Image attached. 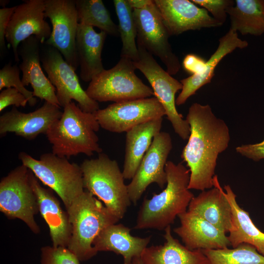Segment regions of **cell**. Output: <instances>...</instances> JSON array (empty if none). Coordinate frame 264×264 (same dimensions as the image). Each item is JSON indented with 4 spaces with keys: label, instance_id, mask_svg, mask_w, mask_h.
Instances as JSON below:
<instances>
[{
    "label": "cell",
    "instance_id": "obj_1",
    "mask_svg": "<svg viewBox=\"0 0 264 264\" xmlns=\"http://www.w3.org/2000/svg\"><path fill=\"white\" fill-rule=\"evenodd\" d=\"M186 120L190 135L181 157L190 171L189 190L201 191L214 187L213 177L219 155L229 145L228 127L213 112L209 105L193 103Z\"/></svg>",
    "mask_w": 264,
    "mask_h": 264
},
{
    "label": "cell",
    "instance_id": "obj_2",
    "mask_svg": "<svg viewBox=\"0 0 264 264\" xmlns=\"http://www.w3.org/2000/svg\"><path fill=\"white\" fill-rule=\"evenodd\" d=\"M165 188L151 198H144L139 210L136 229L164 230L174 223L176 218L187 211L194 197L188 189L190 171L182 163L168 161L165 168Z\"/></svg>",
    "mask_w": 264,
    "mask_h": 264
},
{
    "label": "cell",
    "instance_id": "obj_3",
    "mask_svg": "<svg viewBox=\"0 0 264 264\" xmlns=\"http://www.w3.org/2000/svg\"><path fill=\"white\" fill-rule=\"evenodd\" d=\"M100 127L93 113L83 111L71 102L64 107L61 117L45 135L55 155L67 159L79 154L90 156L102 151L96 134Z\"/></svg>",
    "mask_w": 264,
    "mask_h": 264
},
{
    "label": "cell",
    "instance_id": "obj_4",
    "mask_svg": "<svg viewBox=\"0 0 264 264\" xmlns=\"http://www.w3.org/2000/svg\"><path fill=\"white\" fill-rule=\"evenodd\" d=\"M66 211L72 227L67 248L80 261H87L97 254L93 245L96 238L105 228L120 220L87 191Z\"/></svg>",
    "mask_w": 264,
    "mask_h": 264
},
{
    "label": "cell",
    "instance_id": "obj_5",
    "mask_svg": "<svg viewBox=\"0 0 264 264\" xmlns=\"http://www.w3.org/2000/svg\"><path fill=\"white\" fill-rule=\"evenodd\" d=\"M80 167L84 189L122 219L132 202L117 162L100 153L97 158L84 160Z\"/></svg>",
    "mask_w": 264,
    "mask_h": 264
},
{
    "label": "cell",
    "instance_id": "obj_6",
    "mask_svg": "<svg viewBox=\"0 0 264 264\" xmlns=\"http://www.w3.org/2000/svg\"><path fill=\"white\" fill-rule=\"evenodd\" d=\"M18 157L39 180L56 192L66 210L84 192L80 166L70 162L66 157L48 153L36 159L24 152H21Z\"/></svg>",
    "mask_w": 264,
    "mask_h": 264
},
{
    "label": "cell",
    "instance_id": "obj_7",
    "mask_svg": "<svg viewBox=\"0 0 264 264\" xmlns=\"http://www.w3.org/2000/svg\"><path fill=\"white\" fill-rule=\"evenodd\" d=\"M134 62L121 56L109 69H104L89 82L86 90L88 96L97 102L115 103L149 98L154 95L151 88L135 73Z\"/></svg>",
    "mask_w": 264,
    "mask_h": 264
},
{
    "label": "cell",
    "instance_id": "obj_8",
    "mask_svg": "<svg viewBox=\"0 0 264 264\" xmlns=\"http://www.w3.org/2000/svg\"><path fill=\"white\" fill-rule=\"evenodd\" d=\"M137 45L138 57L134 62L136 69L144 75L150 84L154 97L163 107L175 132L182 140L188 139L190 133L189 125L176 107V94L182 89V84L163 69L153 55L143 46L138 44Z\"/></svg>",
    "mask_w": 264,
    "mask_h": 264
},
{
    "label": "cell",
    "instance_id": "obj_9",
    "mask_svg": "<svg viewBox=\"0 0 264 264\" xmlns=\"http://www.w3.org/2000/svg\"><path fill=\"white\" fill-rule=\"evenodd\" d=\"M30 170L22 164L0 182V210L10 219L22 220L35 234L40 228L35 220L37 199L30 183Z\"/></svg>",
    "mask_w": 264,
    "mask_h": 264
},
{
    "label": "cell",
    "instance_id": "obj_10",
    "mask_svg": "<svg viewBox=\"0 0 264 264\" xmlns=\"http://www.w3.org/2000/svg\"><path fill=\"white\" fill-rule=\"evenodd\" d=\"M46 45L41 53L42 66L56 89L60 106L64 108L74 100L83 111L93 113L100 109L98 102L90 98L82 88L74 68L58 50Z\"/></svg>",
    "mask_w": 264,
    "mask_h": 264
},
{
    "label": "cell",
    "instance_id": "obj_11",
    "mask_svg": "<svg viewBox=\"0 0 264 264\" xmlns=\"http://www.w3.org/2000/svg\"><path fill=\"white\" fill-rule=\"evenodd\" d=\"M137 44L158 57L171 75L178 72L180 65L169 42L170 36L154 0L142 9H133Z\"/></svg>",
    "mask_w": 264,
    "mask_h": 264
},
{
    "label": "cell",
    "instance_id": "obj_12",
    "mask_svg": "<svg viewBox=\"0 0 264 264\" xmlns=\"http://www.w3.org/2000/svg\"><path fill=\"white\" fill-rule=\"evenodd\" d=\"M93 113L101 128L115 133L126 132L136 126L166 115L155 97L114 103Z\"/></svg>",
    "mask_w": 264,
    "mask_h": 264
},
{
    "label": "cell",
    "instance_id": "obj_13",
    "mask_svg": "<svg viewBox=\"0 0 264 264\" xmlns=\"http://www.w3.org/2000/svg\"><path fill=\"white\" fill-rule=\"evenodd\" d=\"M45 18L52 24L51 33L44 44L62 54L75 70L79 66L75 42L79 22L74 0H44Z\"/></svg>",
    "mask_w": 264,
    "mask_h": 264
},
{
    "label": "cell",
    "instance_id": "obj_14",
    "mask_svg": "<svg viewBox=\"0 0 264 264\" xmlns=\"http://www.w3.org/2000/svg\"><path fill=\"white\" fill-rule=\"evenodd\" d=\"M173 147L170 134L160 132L154 138L130 183L127 185L130 200L134 205L153 183L163 188L167 183L165 168Z\"/></svg>",
    "mask_w": 264,
    "mask_h": 264
},
{
    "label": "cell",
    "instance_id": "obj_15",
    "mask_svg": "<svg viewBox=\"0 0 264 264\" xmlns=\"http://www.w3.org/2000/svg\"><path fill=\"white\" fill-rule=\"evenodd\" d=\"M16 5L5 34L8 47L12 48L14 59L19 62L18 47L31 36L36 37L44 44L49 38L51 28L45 19L44 0H26Z\"/></svg>",
    "mask_w": 264,
    "mask_h": 264
},
{
    "label": "cell",
    "instance_id": "obj_16",
    "mask_svg": "<svg viewBox=\"0 0 264 264\" xmlns=\"http://www.w3.org/2000/svg\"><path fill=\"white\" fill-rule=\"evenodd\" d=\"M60 107L47 101L36 110L24 113L13 106L0 116V135L8 132L32 140L39 134H46L51 126L62 116Z\"/></svg>",
    "mask_w": 264,
    "mask_h": 264
},
{
    "label": "cell",
    "instance_id": "obj_17",
    "mask_svg": "<svg viewBox=\"0 0 264 264\" xmlns=\"http://www.w3.org/2000/svg\"><path fill=\"white\" fill-rule=\"evenodd\" d=\"M170 36L222 25L191 0H154Z\"/></svg>",
    "mask_w": 264,
    "mask_h": 264
},
{
    "label": "cell",
    "instance_id": "obj_18",
    "mask_svg": "<svg viewBox=\"0 0 264 264\" xmlns=\"http://www.w3.org/2000/svg\"><path fill=\"white\" fill-rule=\"evenodd\" d=\"M41 44L39 40L33 36L19 45L18 53L22 62L19 66L22 72V82L24 86H31L34 97L60 106L56 89L41 66Z\"/></svg>",
    "mask_w": 264,
    "mask_h": 264
},
{
    "label": "cell",
    "instance_id": "obj_19",
    "mask_svg": "<svg viewBox=\"0 0 264 264\" xmlns=\"http://www.w3.org/2000/svg\"><path fill=\"white\" fill-rule=\"evenodd\" d=\"M178 218L180 225L173 231L188 249H216L231 245L225 233L198 215L187 210Z\"/></svg>",
    "mask_w": 264,
    "mask_h": 264
},
{
    "label": "cell",
    "instance_id": "obj_20",
    "mask_svg": "<svg viewBox=\"0 0 264 264\" xmlns=\"http://www.w3.org/2000/svg\"><path fill=\"white\" fill-rule=\"evenodd\" d=\"M29 178L37 197L39 212L48 226L52 246L67 248L72 227L67 211L62 209L52 190L42 187L30 170Z\"/></svg>",
    "mask_w": 264,
    "mask_h": 264
},
{
    "label": "cell",
    "instance_id": "obj_21",
    "mask_svg": "<svg viewBox=\"0 0 264 264\" xmlns=\"http://www.w3.org/2000/svg\"><path fill=\"white\" fill-rule=\"evenodd\" d=\"M213 188L194 197L187 210L200 216L221 231L229 233L232 228L231 206L216 175L213 177Z\"/></svg>",
    "mask_w": 264,
    "mask_h": 264
},
{
    "label": "cell",
    "instance_id": "obj_22",
    "mask_svg": "<svg viewBox=\"0 0 264 264\" xmlns=\"http://www.w3.org/2000/svg\"><path fill=\"white\" fill-rule=\"evenodd\" d=\"M247 45L248 43L246 41L239 38L237 32L230 28L229 31L219 39L218 48L206 61L202 72L197 74H192L180 80L182 88L176 99V104L177 106L184 104L198 90L210 83L214 76L216 67L226 55L237 48L242 49Z\"/></svg>",
    "mask_w": 264,
    "mask_h": 264
},
{
    "label": "cell",
    "instance_id": "obj_23",
    "mask_svg": "<svg viewBox=\"0 0 264 264\" xmlns=\"http://www.w3.org/2000/svg\"><path fill=\"white\" fill-rule=\"evenodd\" d=\"M131 229L121 223H115L105 228L96 238L93 245L95 251H111L121 255L123 264H132V259L140 256L148 247L151 236L134 237Z\"/></svg>",
    "mask_w": 264,
    "mask_h": 264
},
{
    "label": "cell",
    "instance_id": "obj_24",
    "mask_svg": "<svg viewBox=\"0 0 264 264\" xmlns=\"http://www.w3.org/2000/svg\"><path fill=\"white\" fill-rule=\"evenodd\" d=\"M107 34L96 32L93 27L79 23L75 48L80 67V76L84 82H90L104 69L101 54Z\"/></svg>",
    "mask_w": 264,
    "mask_h": 264
},
{
    "label": "cell",
    "instance_id": "obj_25",
    "mask_svg": "<svg viewBox=\"0 0 264 264\" xmlns=\"http://www.w3.org/2000/svg\"><path fill=\"white\" fill-rule=\"evenodd\" d=\"M164 231L163 244L148 246L142 253L143 264H209L202 250H190L173 237L171 225Z\"/></svg>",
    "mask_w": 264,
    "mask_h": 264
},
{
    "label": "cell",
    "instance_id": "obj_26",
    "mask_svg": "<svg viewBox=\"0 0 264 264\" xmlns=\"http://www.w3.org/2000/svg\"><path fill=\"white\" fill-rule=\"evenodd\" d=\"M163 118L136 126L126 132L125 155L122 173L125 179H132L154 137L160 132Z\"/></svg>",
    "mask_w": 264,
    "mask_h": 264
},
{
    "label": "cell",
    "instance_id": "obj_27",
    "mask_svg": "<svg viewBox=\"0 0 264 264\" xmlns=\"http://www.w3.org/2000/svg\"><path fill=\"white\" fill-rule=\"evenodd\" d=\"M224 189L232 208V228L227 236L231 246L234 248L243 243H248L264 256V233L255 225L249 213L239 206L231 187L225 185Z\"/></svg>",
    "mask_w": 264,
    "mask_h": 264
},
{
    "label": "cell",
    "instance_id": "obj_28",
    "mask_svg": "<svg viewBox=\"0 0 264 264\" xmlns=\"http://www.w3.org/2000/svg\"><path fill=\"white\" fill-rule=\"evenodd\" d=\"M227 15L230 29L242 35H261L264 33V0H236Z\"/></svg>",
    "mask_w": 264,
    "mask_h": 264
},
{
    "label": "cell",
    "instance_id": "obj_29",
    "mask_svg": "<svg viewBox=\"0 0 264 264\" xmlns=\"http://www.w3.org/2000/svg\"><path fill=\"white\" fill-rule=\"evenodd\" d=\"M79 23L96 27L110 36L119 35L118 26L112 21L101 0H75Z\"/></svg>",
    "mask_w": 264,
    "mask_h": 264
},
{
    "label": "cell",
    "instance_id": "obj_30",
    "mask_svg": "<svg viewBox=\"0 0 264 264\" xmlns=\"http://www.w3.org/2000/svg\"><path fill=\"white\" fill-rule=\"evenodd\" d=\"M113 3L118 17V30L122 47L121 56L136 61L138 57L136 26L133 16V9L128 0H114Z\"/></svg>",
    "mask_w": 264,
    "mask_h": 264
},
{
    "label": "cell",
    "instance_id": "obj_31",
    "mask_svg": "<svg viewBox=\"0 0 264 264\" xmlns=\"http://www.w3.org/2000/svg\"><path fill=\"white\" fill-rule=\"evenodd\" d=\"M209 264H264V256L245 243L236 247L202 250Z\"/></svg>",
    "mask_w": 264,
    "mask_h": 264
},
{
    "label": "cell",
    "instance_id": "obj_32",
    "mask_svg": "<svg viewBox=\"0 0 264 264\" xmlns=\"http://www.w3.org/2000/svg\"><path fill=\"white\" fill-rule=\"evenodd\" d=\"M20 71L16 65H12L11 62L5 64L0 70V90L14 88L25 97L30 106H34L37 99L33 96L32 91L27 89L23 85L20 77Z\"/></svg>",
    "mask_w": 264,
    "mask_h": 264
},
{
    "label": "cell",
    "instance_id": "obj_33",
    "mask_svg": "<svg viewBox=\"0 0 264 264\" xmlns=\"http://www.w3.org/2000/svg\"><path fill=\"white\" fill-rule=\"evenodd\" d=\"M80 261L67 247L46 246L41 249L40 264H80Z\"/></svg>",
    "mask_w": 264,
    "mask_h": 264
},
{
    "label": "cell",
    "instance_id": "obj_34",
    "mask_svg": "<svg viewBox=\"0 0 264 264\" xmlns=\"http://www.w3.org/2000/svg\"><path fill=\"white\" fill-rule=\"evenodd\" d=\"M193 2L210 12L213 17L222 24L225 22L228 9L233 6L231 0H192Z\"/></svg>",
    "mask_w": 264,
    "mask_h": 264
},
{
    "label": "cell",
    "instance_id": "obj_35",
    "mask_svg": "<svg viewBox=\"0 0 264 264\" xmlns=\"http://www.w3.org/2000/svg\"><path fill=\"white\" fill-rule=\"evenodd\" d=\"M28 101L18 90L8 88L1 90L0 93V111L9 106L16 107H25Z\"/></svg>",
    "mask_w": 264,
    "mask_h": 264
},
{
    "label": "cell",
    "instance_id": "obj_36",
    "mask_svg": "<svg viewBox=\"0 0 264 264\" xmlns=\"http://www.w3.org/2000/svg\"><path fill=\"white\" fill-rule=\"evenodd\" d=\"M236 151L241 155L258 161L264 159V139L258 143L243 144L236 148Z\"/></svg>",
    "mask_w": 264,
    "mask_h": 264
},
{
    "label": "cell",
    "instance_id": "obj_37",
    "mask_svg": "<svg viewBox=\"0 0 264 264\" xmlns=\"http://www.w3.org/2000/svg\"><path fill=\"white\" fill-rule=\"evenodd\" d=\"M16 8V6L0 9V48L3 53L6 48L5 34L11 16Z\"/></svg>",
    "mask_w": 264,
    "mask_h": 264
},
{
    "label": "cell",
    "instance_id": "obj_38",
    "mask_svg": "<svg viewBox=\"0 0 264 264\" xmlns=\"http://www.w3.org/2000/svg\"><path fill=\"white\" fill-rule=\"evenodd\" d=\"M206 61L201 57L193 54H189L185 56L183 61L184 69L192 74L200 73L203 70Z\"/></svg>",
    "mask_w": 264,
    "mask_h": 264
},
{
    "label": "cell",
    "instance_id": "obj_39",
    "mask_svg": "<svg viewBox=\"0 0 264 264\" xmlns=\"http://www.w3.org/2000/svg\"><path fill=\"white\" fill-rule=\"evenodd\" d=\"M131 7L133 9H142L150 4L152 0H128Z\"/></svg>",
    "mask_w": 264,
    "mask_h": 264
},
{
    "label": "cell",
    "instance_id": "obj_40",
    "mask_svg": "<svg viewBox=\"0 0 264 264\" xmlns=\"http://www.w3.org/2000/svg\"><path fill=\"white\" fill-rule=\"evenodd\" d=\"M132 264H143L140 256L134 257L132 261Z\"/></svg>",
    "mask_w": 264,
    "mask_h": 264
},
{
    "label": "cell",
    "instance_id": "obj_41",
    "mask_svg": "<svg viewBox=\"0 0 264 264\" xmlns=\"http://www.w3.org/2000/svg\"><path fill=\"white\" fill-rule=\"evenodd\" d=\"M0 6L2 7V8L6 7V5H7L9 3V0H0Z\"/></svg>",
    "mask_w": 264,
    "mask_h": 264
}]
</instances>
